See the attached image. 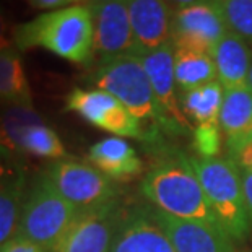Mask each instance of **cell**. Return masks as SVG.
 <instances>
[{"label":"cell","mask_w":252,"mask_h":252,"mask_svg":"<svg viewBox=\"0 0 252 252\" xmlns=\"http://www.w3.org/2000/svg\"><path fill=\"white\" fill-rule=\"evenodd\" d=\"M15 152L49 159H63L67 157L61 137L44 121L26 126L20 132L15 143Z\"/></svg>","instance_id":"cell-22"},{"label":"cell","mask_w":252,"mask_h":252,"mask_svg":"<svg viewBox=\"0 0 252 252\" xmlns=\"http://www.w3.org/2000/svg\"><path fill=\"white\" fill-rule=\"evenodd\" d=\"M228 28L252 42V0H220Z\"/></svg>","instance_id":"cell-24"},{"label":"cell","mask_w":252,"mask_h":252,"mask_svg":"<svg viewBox=\"0 0 252 252\" xmlns=\"http://www.w3.org/2000/svg\"><path fill=\"white\" fill-rule=\"evenodd\" d=\"M140 192L150 205L166 215L223 229L186 157L150 169L140 184Z\"/></svg>","instance_id":"cell-3"},{"label":"cell","mask_w":252,"mask_h":252,"mask_svg":"<svg viewBox=\"0 0 252 252\" xmlns=\"http://www.w3.org/2000/svg\"><path fill=\"white\" fill-rule=\"evenodd\" d=\"M88 159L112 181H130L143 173L137 150L121 137H108L91 145Z\"/></svg>","instance_id":"cell-16"},{"label":"cell","mask_w":252,"mask_h":252,"mask_svg":"<svg viewBox=\"0 0 252 252\" xmlns=\"http://www.w3.org/2000/svg\"><path fill=\"white\" fill-rule=\"evenodd\" d=\"M228 152L252 138V90L239 87L224 90L218 119Z\"/></svg>","instance_id":"cell-18"},{"label":"cell","mask_w":252,"mask_h":252,"mask_svg":"<svg viewBox=\"0 0 252 252\" xmlns=\"http://www.w3.org/2000/svg\"><path fill=\"white\" fill-rule=\"evenodd\" d=\"M65 111L75 112L90 126L116 137L152 142L142 122L108 91L73 88L65 98Z\"/></svg>","instance_id":"cell-7"},{"label":"cell","mask_w":252,"mask_h":252,"mask_svg":"<svg viewBox=\"0 0 252 252\" xmlns=\"http://www.w3.org/2000/svg\"><path fill=\"white\" fill-rule=\"evenodd\" d=\"M88 8L94 26L96 63L140 54L126 2L90 3Z\"/></svg>","instance_id":"cell-10"},{"label":"cell","mask_w":252,"mask_h":252,"mask_svg":"<svg viewBox=\"0 0 252 252\" xmlns=\"http://www.w3.org/2000/svg\"><path fill=\"white\" fill-rule=\"evenodd\" d=\"M30 7L36 10H59V7H70L72 5H82V0H26Z\"/></svg>","instance_id":"cell-28"},{"label":"cell","mask_w":252,"mask_h":252,"mask_svg":"<svg viewBox=\"0 0 252 252\" xmlns=\"http://www.w3.org/2000/svg\"><path fill=\"white\" fill-rule=\"evenodd\" d=\"M77 215V208L59 194L42 173L26 190L17 234L51 251Z\"/></svg>","instance_id":"cell-5"},{"label":"cell","mask_w":252,"mask_h":252,"mask_svg":"<svg viewBox=\"0 0 252 252\" xmlns=\"http://www.w3.org/2000/svg\"><path fill=\"white\" fill-rule=\"evenodd\" d=\"M168 2H169L171 5H174V7L182 8V7H186V5H190V3L197 2V0H168Z\"/></svg>","instance_id":"cell-31"},{"label":"cell","mask_w":252,"mask_h":252,"mask_svg":"<svg viewBox=\"0 0 252 252\" xmlns=\"http://www.w3.org/2000/svg\"><path fill=\"white\" fill-rule=\"evenodd\" d=\"M26 190L23 171L0 148V246L18 233Z\"/></svg>","instance_id":"cell-15"},{"label":"cell","mask_w":252,"mask_h":252,"mask_svg":"<svg viewBox=\"0 0 252 252\" xmlns=\"http://www.w3.org/2000/svg\"><path fill=\"white\" fill-rule=\"evenodd\" d=\"M12 41L21 52L41 47L77 65L94 62V26L88 5H70L15 25Z\"/></svg>","instance_id":"cell-1"},{"label":"cell","mask_w":252,"mask_h":252,"mask_svg":"<svg viewBox=\"0 0 252 252\" xmlns=\"http://www.w3.org/2000/svg\"><path fill=\"white\" fill-rule=\"evenodd\" d=\"M203 187L213 213L223 231L234 243L244 241L251 233V223L246 210L243 176L229 158L186 157Z\"/></svg>","instance_id":"cell-4"},{"label":"cell","mask_w":252,"mask_h":252,"mask_svg":"<svg viewBox=\"0 0 252 252\" xmlns=\"http://www.w3.org/2000/svg\"><path fill=\"white\" fill-rule=\"evenodd\" d=\"M124 213L119 198L78 212L49 252H111Z\"/></svg>","instance_id":"cell-8"},{"label":"cell","mask_w":252,"mask_h":252,"mask_svg":"<svg viewBox=\"0 0 252 252\" xmlns=\"http://www.w3.org/2000/svg\"><path fill=\"white\" fill-rule=\"evenodd\" d=\"M111 252H176L168 233L150 205L126 210Z\"/></svg>","instance_id":"cell-11"},{"label":"cell","mask_w":252,"mask_h":252,"mask_svg":"<svg viewBox=\"0 0 252 252\" xmlns=\"http://www.w3.org/2000/svg\"><path fill=\"white\" fill-rule=\"evenodd\" d=\"M244 252H252V249H249V251H244Z\"/></svg>","instance_id":"cell-34"},{"label":"cell","mask_w":252,"mask_h":252,"mask_svg":"<svg viewBox=\"0 0 252 252\" xmlns=\"http://www.w3.org/2000/svg\"><path fill=\"white\" fill-rule=\"evenodd\" d=\"M174 73L181 93L217 80L212 56L187 46H174Z\"/></svg>","instance_id":"cell-20"},{"label":"cell","mask_w":252,"mask_h":252,"mask_svg":"<svg viewBox=\"0 0 252 252\" xmlns=\"http://www.w3.org/2000/svg\"><path fill=\"white\" fill-rule=\"evenodd\" d=\"M142 65L147 72V77L152 83V88L157 94L158 103L168 114L171 121L178 126L182 132H190V121L184 116L181 109L179 94L176 91V73H174V44L169 42L155 51L138 54Z\"/></svg>","instance_id":"cell-12"},{"label":"cell","mask_w":252,"mask_h":252,"mask_svg":"<svg viewBox=\"0 0 252 252\" xmlns=\"http://www.w3.org/2000/svg\"><path fill=\"white\" fill-rule=\"evenodd\" d=\"M251 49H252V42H251ZM249 87L252 90V62H251V72H249Z\"/></svg>","instance_id":"cell-33"},{"label":"cell","mask_w":252,"mask_h":252,"mask_svg":"<svg viewBox=\"0 0 252 252\" xmlns=\"http://www.w3.org/2000/svg\"><path fill=\"white\" fill-rule=\"evenodd\" d=\"M12 30L13 26H10L7 17H5V12L0 7V51L15 47L12 41Z\"/></svg>","instance_id":"cell-29"},{"label":"cell","mask_w":252,"mask_h":252,"mask_svg":"<svg viewBox=\"0 0 252 252\" xmlns=\"http://www.w3.org/2000/svg\"><path fill=\"white\" fill-rule=\"evenodd\" d=\"M224 88L215 80L179 94L181 109L189 121L200 124H218Z\"/></svg>","instance_id":"cell-21"},{"label":"cell","mask_w":252,"mask_h":252,"mask_svg":"<svg viewBox=\"0 0 252 252\" xmlns=\"http://www.w3.org/2000/svg\"><path fill=\"white\" fill-rule=\"evenodd\" d=\"M0 104L33 108V94L23 61L15 47L0 51Z\"/></svg>","instance_id":"cell-19"},{"label":"cell","mask_w":252,"mask_h":252,"mask_svg":"<svg viewBox=\"0 0 252 252\" xmlns=\"http://www.w3.org/2000/svg\"><path fill=\"white\" fill-rule=\"evenodd\" d=\"M90 82L119 99L147 128L152 142L163 132L171 135L184 133L158 103L138 56H124L96 63Z\"/></svg>","instance_id":"cell-2"},{"label":"cell","mask_w":252,"mask_h":252,"mask_svg":"<svg viewBox=\"0 0 252 252\" xmlns=\"http://www.w3.org/2000/svg\"><path fill=\"white\" fill-rule=\"evenodd\" d=\"M229 31L220 0H197L178 8L173 21V44L195 47L212 56Z\"/></svg>","instance_id":"cell-9"},{"label":"cell","mask_w":252,"mask_h":252,"mask_svg":"<svg viewBox=\"0 0 252 252\" xmlns=\"http://www.w3.org/2000/svg\"><path fill=\"white\" fill-rule=\"evenodd\" d=\"M228 153V158L238 166L239 171H252V138Z\"/></svg>","instance_id":"cell-27"},{"label":"cell","mask_w":252,"mask_h":252,"mask_svg":"<svg viewBox=\"0 0 252 252\" xmlns=\"http://www.w3.org/2000/svg\"><path fill=\"white\" fill-rule=\"evenodd\" d=\"M192 143L198 158H218L221 152V128L220 124H200L192 132Z\"/></svg>","instance_id":"cell-25"},{"label":"cell","mask_w":252,"mask_h":252,"mask_svg":"<svg viewBox=\"0 0 252 252\" xmlns=\"http://www.w3.org/2000/svg\"><path fill=\"white\" fill-rule=\"evenodd\" d=\"M212 59L217 68V80L224 90L249 87L252 49L248 39L228 31L215 46Z\"/></svg>","instance_id":"cell-17"},{"label":"cell","mask_w":252,"mask_h":252,"mask_svg":"<svg viewBox=\"0 0 252 252\" xmlns=\"http://www.w3.org/2000/svg\"><path fill=\"white\" fill-rule=\"evenodd\" d=\"M126 5L140 54L173 42L174 13L168 0H126Z\"/></svg>","instance_id":"cell-13"},{"label":"cell","mask_w":252,"mask_h":252,"mask_svg":"<svg viewBox=\"0 0 252 252\" xmlns=\"http://www.w3.org/2000/svg\"><path fill=\"white\" fill-rule=\"evenodd\" d=\"M155 213L174 244L176 252H236L234 241L223 229L169 217L157 208Z\"/></svg>","instance_id":"cell-14"},{"label":"cell","mask_w":252,"mask_h":252,"mask_svg":"<svg viewBox=\"0 0 252 252\" xmlns=\"http://www.w3.org/2000/svg\"><path fill=\"white\" fill-rule=\"evenodd\" d=\"M243 176V190L246 200V210H248L251 229H252V171H241Z\"/></svg>","instance_id":"cell-30"},{"label":"cell","mask_w":252,"mask_h":252,"mask_svg":"<svg viewBox=\"0 0 252 252\" xmlns=\"http://www.w3.org/2000/svg\"><path fill=\"white\" fill-rule=\"evenodd\" d=\"M44 176L78 212L119 198V189L114 181L90 163L68 158L57 159L47 166Z\"/></svg>","instance_id":"cell-6"},{"label":"cell","mask_w":252,"mask_h":252,"mask_svg":"<svg viewBox=\"0 0 252 252\" xmlns=\"http://www.w3.org/2000/svg\"><path fill=\"white\" fill-rule=\"evenodd\" d=\"M0 252H49L42 246L33 243V241L23 238L20 234H15L12 239L0 246Z\"/></svg>","instance_id":"cell-26"},{"label":"cell","mask_w":252,"mask_h":252,"mask_svg":"<svg viewBox=\"0 0 252 252\" xmlns=\"http://www.w3.org/2000/svg\"><path fill=\"white\" fill-rule=\"evenodd\" d=\"M103 2H126V0H83V5H90V3H103Z\"/></svg>","instance_id":"cell-32"},{"label":"cell","mask_w":252,"mask_h":252,"mask_svg":"<svg viewBox=\"0 0 252 252\" xmlns=\"http://www.w3.org/2000/svg\"><path fill=\"white\" fill-rule=\"evenodd\" d=\"M44 121L41 114H37L34 108H25V106H12L0 112V148L5 152H15L18 133L26 126L34 122Z\"/></svg>","instance_id":"cell-23"}]
</instances>
